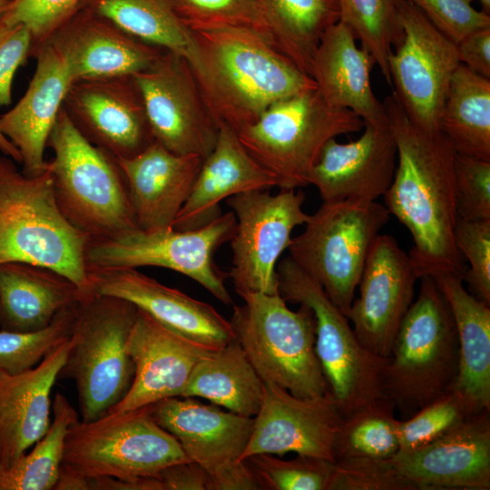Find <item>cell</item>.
<instances>
[{"instance_id":"13","label":"cell","mask_w":490,"mask_h":490,"mask_svg":"<svg viewBox=\"0 0 490 490\" xmlns=\"http://www.w3.org/2000/svg\"><path fill=\"white\" fill-rule=\"evenodd\" d=\"M150 414L179 441L187 457L208 473L211 490L262 489L249 464L240 461L254 417L188 397L158 401L151 405Z\"/></svg>"},{"instance_id":"26","label":"cell","mask_w":490,"mask_h":490,"mask_svg":"<svg viewBox=\"0 0 490 490\" xmlns=\"http://www.w3.org/2000/svg\"><path fill=\"white\" fill-rule=\"evenodd\" d=\"M31 56L36 59L34 74L19 102L0 116V131L18 150L21 172L37 176L46 170L44 150L73 82L49 44H40Z\"/></svg>"},{"instance_id":"8","label":"cell","mask_w":490,"mask_h":490,"mask_svg":"<svg viewBox=\"0 0 490 490\" xmlns=\"http://www.w3.org/2000/svg\"><path fill=\"white\" fill-rule=\"evenodd\" d=\"M150 411L147 406L74 422L65 436L59 478H157L163 468L191 461Z\"/></svg>"},{"instance_id":"52","label":"cell","mask_w":490,"mask_h":490,"mask_svg":"<svg viewBox=\"0 0 490 490\" xmlns=\"http://www.w3.org/2000/svg\"><path fill=\"white\" fill-rule=\"evenodd\" d=\"M482 5V8L485 13L488 14L490 13V0H477Z\"/></svg>"},{"instance_id":"15","label":"cell","mask_w":490,"mask_h":490,"mask_svg":"<svg viewBox=\"0 0 490 490\" xmlns=\"http://www.w3.org/2000/svg\"><path fill=\"white\" fill-rule=\"evenodd\" d=\"M397 15L403 35L387 57L392 93L416 126L440 132L449 84L461 64L456 44L407 0H398Z\"/></svg>"},{"instance_id":"44","label":"cell","mask_w":490,"mask_h":490,"mask_svg":"<svg viewBox=\"0 0 490 490\" xmlns=\"http://www.w3.org/2000/svg\"><path fill=\"white\" fill-rule=\"evenodd\" d=\"M454 175L458 218L490 220V161L456 153Z\"/></svg>"},{"instance_id":"4","label":"cell","mask_w":490,"mask_h":490,"mask_svg":"<svg viewBox=\"0 0 490 490\" xmlns=\"http://www.w3.org/2000/svg\"><path fill=\"white\" fill-rule=\"evenodd\" d=\"M382 375V396L405 419L453 389L459 343L449 305L430 276L420 279Z\"/></svg>"},{"instance_id":"11","label":"cell","mask_w":490,"mask_h":490,"mask_svg":"<svg viewBox=\"0 0 490 490\" xmlns=\"http://www.w3.org/2000/svg\"><path fill=\"white\" fill-rule=\"evenodd\" d=\"M279 294L308 306L316 321L315 348L323 374L344 418L382 396V375L388 358L369 352L323 287L288 256L276 269Z\"/></svg>"},{"instance_id":"6","label":"cell","mask_w":490,"mask_h":490,"mask_svg":"<svg viewBox=\"0 0 490 490\" xmlns=\"http://www.w3.org/2000/svg\"><path fill=\"white\" fill-rule=\"evenodd\" d=\"M239 296L242 303L233 305L230 322L261 380L300 398L328 392L315 348L312 310L303 304L296 311L289 309L279 293Z\"/></svg>"},{"instance_id":"48","label":"cell","mask_w":490,"mask_h":490,"mask_svg":"<svg viewBox=\"0 0 490 490\" xmlns=\"http://www.w3.org/2000/svg\"><path fill=\"white\" fill-rule=\"evenodd\" d=\"M456 49L461 64L490 78V26L468 34L456 44Z\"/></svg>"},{"instance_id":"21","label":"cell","mask_w":490,"mask_h":490,"mask_svg":"<svg viewBox=\"0 0 490 490\" xmlns=\"http://www.w3.org/2000/svg\"><path fill=\"white\" fill-rule=\"evenodd\" d=\"M96 293L123 299L158 322L211 351L235 338L230 320L211 305L165 286L136 269H89Z\"/></svg>"},{"instance_id":"18","label":"cell","mask_w":490,"mask_h":490,"mask_svg":"<svg viewBox=\"0 0 490 490\" xmlns=\"http://www.w3.org/2000/svg\"><path fill=\"white\" fill-rule=\"evenodd\" d=\"M419 276L407 252L388 234H379L369 250L347 315L360 343L388 358L404 317L414 301Z\"/></svg>"},{"instance_id":"17","label":"cell","mask_w":490,"mask_h":490,"mask_svg":"<svg viewBox=\"0 0 490 490\" xmlns=\"http://www.w3.org/2000/svg\"><path fill=\"white\" fill-rule=\"evenodd\" d=\"M404 490H489L490 411L419 448L383 459Z\"/></svg>"},{"instance_id":"23","label":"cell","mask_w":490,"mask_h":490,"mask_svg":"<svg viewBox=\"0 0 490 490\" xmlns=\"http://www.w3.org/2000/svg\"><path fill=\"white\" fill-rule=\"evenodd\" d=\"M127 352L134 364L133 381L125 397L108 413L134 410L181 397L196 364L214 351L191 342L138 309Z\"/></svg>"},{"instance_id":"25","label":"cell","mask_w":490,"mask_h":490,"mask_svg":"<svg viewBox=\"0 0 490 490\" xmlns=\"http://www.w3.org/2000/svg\"><path fill=\"white\" fill-rule=\"evenodd\" d=\"M116 161L126 181L138 229H172L203 162L196 154H176L154 141L137 155Z\"/></svg>"},{"instance_id":"36","label":"cell","mask_w":490,"mask_h":490,"mask_svg":"<svg viewBox=\"0 0 490 490\" xmlns=\"http://www.w3.org/2000/svg\"><path fill=\"white\" fill-rule=\"evenodd\" d=\"M54 418L31 451L12 465L0 467V490H51L60 475L64 441L69 426L78 414L68 399L56 393L53 403Z\"/></svg>"},{"instance_id":"37","label":"cell","mask_w":490,"mask_h":490,"mask_svg":"<svg viewBox=\"0 0 490 490\" xmlns=\"http://www.w3.org/2000/svg\"><path fill=\"white\" fill-rule=\"evenodd\" d=\"M398 420L393 403L385 397L346 416L336 444V461L394 456L399 449Z\"/></svg>"},{"instance_id":"42","label":"cell","mask_w":490,"mask_h":490,"mask_svg":"<svg viewBox=\"0 0 490 490\" xmlns=\"http://www.w3.org/2000/svg\"><path fill=\"white\" fill-rule=\"evenodd\" d=\"M184 24L230 25L254 30L270 42V35L256 0H170Z\"/></svg>"},{"instance_id":"1","label":"cell","mask_w":490,"mask_h":490,"mask_svg":"<svg viewBox=\"0 0 490 490\" xmlns=\"http://www.w3.org/2000/svg\"><path fill=\"white\" fill-rule=\"evenodd\" d=\"M394 135L398 164L384 194L385 206L409 230V257L419 276L454 273L462 277L465 260L457 250L454 230L456 151L441 132H427L407 117L395 95L383 102Z\"/></svg>"},{"instance_id":"35","label":"cell","mask_w":490,"mask_h":490,"mask_svg":"<svg viewBox=\"0 0 490 490\" xmlns=\"http://www.w3.org/2000/svg\"><path fill=\"white\" fill-rule=\"evenodd\" d=\"M440 132L456 153L490 161V78L463 64L453 74Z\"/></svg>"},{"instance_id":"49","label":"cell","mask_w":490,"mask_h":490,"mask_svg":"<svg viewBox=\"0 0 490 490\" xmlns=\"http://www.w3.org/2000/svg\"><path fill=\"white\" fill-rule=\"evenodd\" d=\"M157 478L163 490H211L208 473L193 461L169 466L159 473Z\"/></svg>"},{"instance_id":"20","label":"cell","mask_w":490,"mask_h":490,"mask_svg":"<svg viewBox=\"0 0 490 490\" xmlns=\"http://www.w3.org/2000/svg\"><path fill=\"white\" fill-rule=\"evenodd\" d=\"M344 416L329 392L300 398L263 382V400L240 461L256 454L288 453L335 463Z\"/></svg>"},{"instance_id":"7","label":"cell","mask_w":490,"mask_h":490,"mask_svg":"<svg viewBox=\"0 0 490 490\" xmlns=\"http://www.w3.org/2000/svg\"><path fill=\"white\" fill-rule=\"evenodd\" d=\"M364 122L352 111L327 103L317 88L278 101L238 137L249 153L277 180L280 190L309 185L325 144L359 132Z\"/></svg>"},{"instance_id":"32","label":"cell","mask_w":490,"mask_h":490,"mask_svg":"<svg viewBox=\"0 0 490 490\" xmlns=\"http://www.w3.org/2000/svg\"><path fill=\"white\" fill-rule=\"evenodd\" d=\"M181 397H202L235 414L254 417L263 400V381L234 338L201 359Z\"/></svg>"},{"instance_id":"10","label":"cell","mask_w":490,"mask_h":490,"mask_svg":"<svg viewBox=\"0 0 490 490\" xmlns=\"http://www.w3.org/2000/svg\"><path fill=\"white\" fill-rule=\"evenodd\" d=\"M137 311L128 300L98 293L81 304L58 378L74 381L82 421L106 415L129 391L134 364L127 341Z\"/></svg>"},{"instance_id":"28","label":"cell","mask_w":490,"mask_h":490,"mask_svg":"<svg viewBox=\"0 0 490 490\" xmlns=\"http://www.w3.org/2000/svg\"><path fill=\"white\" fill-rule=\"evenodd\" d=\"M274 187H277L275 176L249 153L233 129L220 123L214 148L203 160L191 192L172 229L200 228L221 214L220 203L223 200Z\"/></svg>"},{"instance_id":"45","label":"cell","mask_w":490,"mask_h":490,"mask_svg":"<svg viewBox=\"0 0 490 490\" xmlns=\"http://www.w3.org/2000/svg\"><path fill=\"white\" fill-rule=\"evenodd\" d=\"M81 0H13L0 19V24L25 25L33 38V51L65 22Z\"/></svg>"},{"instance_id":"39","label":"cell","mask_w":490,"mask_h":490,"mask_svg":"<svg viewBox=\"0 0 490 490\" xmlns=\"http://www.w3.org/2000/svg\"><path fill=\"white\" fill-rule=\"evenodd\" d=\"M82 303L61 310L48 327L40 330L14 332L1 329L0 370L17 374L37 366L54 348L72 337Z\"/></svg>"},{"instance_id":"31","label":"cell","mask_w":490,"mask_h":490,"mask_svg":"<svg viewBox=\"0 0 490 490\" xmlns=\"http://www.w3.org/2000/svg\"><path fill=\"white\" fill-rule=\"evenodd\" d=\"M432 278L449 305L458 335L459 370L452 390L475 412L490 411V305L474 297L457 274Z\"/></svg>"},{"instance_id":"9","label":"cell","mask_w":490,"mask_h":490,"mask_svg":"<svg viewBox=\"0 0 490 490\" xmlns=\"http://www.w3.org/2000/svg\"><path fill=\"white\" fill-rule=\"evenodd\" d=\"M390 213L377 201H323L288 248L292 260L324 289L347 316L369 250Z\"/></svg>"},{"instance_id":"46","label":"cell","mask_w":490,"mask_h":490,"mask_svg":"<svg viewBox=\"0 0 490 490\" xmlns=\"http://www.w3.org/2000/svg\"><path fill=\"white\" fill-rule=\"evenodd\" d=\"M456 44L468 34L490 26V15L472 0H407Z\"/></svg>"},{"instance_id":"51","label":"cell","mask_w":490,"mask_h":490,"mask_svg":"<svg viewBox=\"0 0 490 490\" xmlns=\"http://www.w3.org/2000/svg\"><path fill=\"white\" fill-rule=\"evenodd\" d=\"M13 0H0V19L8 9Z\"/></svg>"},{"instance_id":"43","label":"cell","mask_w":490,"mask_h":490,"mask_svg":"<svg viewBox=\"0 0 490 490\" xmlns=\"http://www.w3.org/2000/svg\"><path fill=\"white\" fill-rule=\"evenodd\" d=\"M455 243L469 267L462 280L477 299L490 305V220H457L454 230Z\"/></svg>"},{"instance_id":"30","label":"cell","mask_w":490,"mask_h":490,"mask_svg":"<svg viewBox=\"0 0 490 490\" xmlns=\"http://www.w3.org/2000/svg\"><path fill=\"white\" fill-rule=\"evenodd\" d=\"M91 299L71 279L48 268L24 262L0 264L1 329H43L61 310Z\"/></svg>"},{"instance_id":"41","label":"cell","mask_w":490,"mask_h":490,"mask_svg":"<svg viewBox=\"0 0 490 490\" xmlns=\"http://www.w3.org/2000/svg\"><path fill=\"white\" fill-rule=\"evenodd\" d=\"M476 413L462 395L450 390L409 417L398 420V451L424 446Z\"/></svg>"},{"instance_id":"5","label":"cell","mask_w":490,"mask_h":490,"mask_svg":"<svg viewBox=\"0 0 490 490\" xmlns=\"http://www.w3.org/2000/svg\"><path fill=\"white\" fill-rule=\"evenodd\" d=\"M47 162L57 204L91 240L113 239L138 229L116 158L88 142L61 109L47 142Z\"/></svg>"},{"instance_id":"24","label":"cell","mask_w":490,"mask_h":490,"mask_svg":"<svg viewBox=\"0 0 490 490\" xmlns=\"http://www.w3.org/2000/svg\"><path fill=\"white\" fill-rule=\"evenodd\" d=\"M364 128L355 141L340 143L333 138L323 147L309 177L323 201H377L391 185L397 151L388 122Z\"/></svg>"},{"instance_id":"33","label":"cell","mask_w":490,"mask_h":490,"mask_svg":"<svg viewBox=\"0 0 490 490\" xmlns=\"http://www.w3.org/2000/svg\"><path fill=\"white\" fill-rule=\"evenodd\" d=\"M77 9L98 15L143 42L182 56L193 71L199 66L192 32L170 0H81Z\"/></svg>"},{"instance_id":"2","label":"cell","mask_w":490,"mask_h":490,"mask_svg":"<svg viewBox=\"0 0 490 490\" xmlns=\"http://www.w3.org/2000/svg\"><path fill=\"white\" fill-rule=\"evenodd\" d=\"M199 66L194 74L220 125L237 133L274 103L317 88L263 34L230 25L191 28Z\"/></svg>"},{"instance_id":"12","label":"cell","mask_w":490,"mask_h":490,"mask_svg":"<svg viewBox=\"0 0 490 490\" xmlns=\"http://www.w3.org/2000/svg\"><path fill=\"white\" fill-rule=\"evenodd\" d=\"M235 225L230 211L193 230L147 232L136 229L113 239L91 240L86 251L88 269L165 268L191 278L223 304L233 305L225 286L228 273L218 268L214 254L230 240Z\"/></svg>"},{"instance_id":"50","label":"cell","mask_w":490,"mask_h":490,"mask_svg":"<svg viewBox=\"0 0 490 490\" xmlns=\"http://www.w3.org/2000/svg\"><path fill=\"white\" fill-rule=\"evenodd\" d=\"M0 151L4 155L12 158L15 162L21 163V157L15 146L0 131Z\"/></svg>"},{"instance_id":"34","label":"cell","mask_w":490,"mask_h":490,"mask_svg":"<svg viewBox=\"0 0 490 490\" xmlns=\"http://www.w3.org/2000/svg\"><path fill=\"white\" fill-rule=\"evenodd\" d=\"M271 44L297 68L311 75L325 31L339 20L336 0H256ZM311 77V76H310Z\"/></svg>"},{"instance_id":"27","label":"cell","mask_w":490,"mask_h":490,"mask_svg":"<svg viewBox=\"0 0 490 490\" xmlns=\"http://www.w3.org/2000/svg\"><path fill=\"white\" fill-rule=\"evenodd\" d=\"M73 343V335L34 368L17 374L0 370V467H7L47 431L51 391Z\"/></svg>"},{"instance_id":"3","label":"cell","mask_w":490,"mask_h":490,"mask_svg":"<svg viewBox=\"0 0 490 490\" xmlns=\"http://www.w3.org/2000/svg\"><path fill=\"white\" fill-rule=\"evenodd\" d=\"M90 240L60 210L47 166L43 173L27 176L12 158L0 156V264L48 268L93 298L96 292L86 260Z\"/></svg>"},{"instance_id":"40","label":"cell","mask_w":490,"mask_h":490,"mask_svg":"<svg viewBox=\"0 0 490 490\" xmlns=\"http://www.w3.org/2000/svg\"><path fill=\"white\" fill-rule=\"evenodd\" d=\"M256 475L262 489L328 490L335 463L297 455L283 459L270 454H256L245 459Z\"/></svg>"},{"instance_id":"29","label":"cell","mask_w":490,"mask_h":490,"mask_svg":"<svg viewBox=\"0 0 490 490\" xmlns=\"http://www.w3.org/2000/svg\"><path fill=\"white\" fill-rule=\"evenodd\" d=\"M356 39L342 21L331 24L315 52L310 76L329 104L352 111L364 124H387L383 103L371 86L375 60L366 48L358 47Z\"/></svg>"},{"instance_id":"14","label":"cell","mask_w":490,"mask_h":490,"mask_svg":"<svg viewBox=\"0 0 490 490\" xmlns=\"http://www.w3.org/2000/svg\"><path fill=\"white\" fill-rule=\"evenodd\" d=\"M300 190L251 191L226 200L236 225L230 239L231 267L228 278L238 295L247 292L276 294L278 260L288 250L293 230L309 219Z\"/></svg>"},{"instance_id":"47","label":"cell","mask_w":490,"mask_h":490,"mask_svg":"<svg viewBox=\"0 0 490 490\" xmlns=\"http://www.w3.org/2000/svg\"><path fill=\"white\" fill-rule=\"evenodd\" d=\"M32 48V34L25 25L0 24V109L11 103L15 74L31 56Z\"/></svg>"},{"instance_id":"16","label":"cell","mask_w":490,"mask_h":490,"mask_svg":"<svg viewBox=\"0 0 490 490\" xmlns=\"http://www.w3.org/2000/svg\"><path fill=\"white\" fill-rule=\"evenodd\" d=\"M156 142L176 154H210L219 124L211 114L190 63L170 51L133 75Z\"/></svg>"},{"instance_id":"19","label":"cell","mask_w":490,"mask_h":490,"mask_svg":"<svg viewBox=\"0 0 490 490\" xmlns=\"http://www.w3.org/2000/svg\"><path fill=\"white\" fill-rule=\"evenodd\" d=\"M62 107L88 142L117 159L132 158L155 141L133 75L74 81Z\"/></svg>"},{"instance_id":"38","label":"cell","mask_w":490,"mask_h":490,"mask_svg":"<svg viewBox=\"0 0 490 490\" xmlns=\"http://www.w3.org/2000/svg\"><path fill=\"white\" fill-rule=\"evenodd\" d=\"M336 1L339 20L351 28L391 85L387 57L403 35L397 15L398 0Z\"/></svg>"},{"instance_id":"22","label":"cell","mask_w":490,"mask_h":490,"mask_svg":"<svg viewBox=\"0 0 490 490\" xmlns=\"http://www.w3.org/2000/svg\"><path fill=\"white\" fill-rule=\"evenodd\" d=\"M44 43L56 52L72 82L134 75L167 51L83 9H77Z\"/></svg>"}]
</instances>
